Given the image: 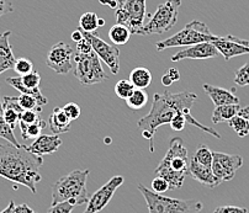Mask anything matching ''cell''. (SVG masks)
<instances>
[{
	"mask_svg": "<svg viewBox=\"0 0 249 213\" xmlns=\"http://www.w3.org/2000/svg\"><path fill=\"white\" fill-rule=\"evenodd\" d=\"M217 38L218 36H215L212 34L205 22L199 21V20H193L189 24H186L183 30H180L175 35L157 42L156 48L158 52H162V51L173 47H185V46L189 47V46L201 42H213Z\"/></svg>",
	"mask_w": 249,
	"mask_h": 213,
	"instance_id": "6",
	"label": "cell"
},
{
	"mask_svg": "<svg viewBox=\"0 0 249 213\" xmlns=\"http://www.w3.org/2000/svg\"><path fill=\"white\" fill-rule=\"evenodd\" d=\"M135 89L136 88L133 87V84L130 82V79H122L119 80V82L116 83V85H115V94H116L120 99L126 101L130 98L131 95H132Z\"/></svg>",
	"mask_w": 249,
	"mask_h": 213,
	"instance_id": "31",
	"label": "cell"
},
{
	"mask_svg": "<svg viewBox=\"0 0 249 213\" xmlns=\"http://www.w3.org/2000/svg\"><path fill=\"white\" fill-rule=\"evenodd\" d=\"M74 207L75 206L72 205L69 201H64V202H58L56 205H51L47 213H72Z\"/></svg>",
	"mask_w": 249,
	"mask_h": 213,
	"instance_id": "38",
	"label": "cell"
},
{
	"mask_svg": "<svg viewBox=\"0 0 249 213\" xmlns=\"http://www.w3.org/2000/svg\"><path fill=\"white\" fill-rule=\"evenodd\" d=\"M89 174L90 170H73L64 177L59 178L56 182H53L52 205L69 201L77 207L88 203L90 197L87 189Z\"/></svg>",
	"mask_w": 249,
	"mask_h": 213,
	"instance_id": "4",
	"label": "cell"
},
{
	"mask_svg": "<svg viewBox=\"0 0 249 213\" xmlns=\"http://www.w3.org/2000/svg\"><path fill=\"white\" fill-rule=\"evenodd\" d=\"M40 112L35 110H24L20 115L19 124H31L34 122H37L40 120Z\"/></svg>",
	"mask_w": 249,
	"mask_h": 213,
	"instance_id": "36",
	"label": "cell"
},
{
	"mask_svg": "<svg viewBox=\"0 0 249 213\" xmlns=\"http://www.w3.org/2000/svg\"><path fill=\"white\" fill-rule=\"evenodd\" d=\"M83 37H84V31H83L82 29H79V27L72 32V40L74 41L75 43H78L79 41H82Z\"/></svg>",
	"mask_w": 249,
	"mask_h": 213,
	"instance_id": "45",
	"label": "cell"
},
{
	"mask_svg": "<svg viewBox=\"0 0 249 213\" xmlns=\"http://www.w3.org/2000/svg\"><path fill=\"white\" fill-rule=\"evenodd\" d=\"M241 108L239 104H233V105H222L216 106V108L212 112V122L213 124H221V122L230 121L233 119L234 116L238 115V111Z\"/></svg>",
	"mask_w": 249,
	"mask_h": 213,
	"instance_id": "22",
	"label": "cell"
},
{
	"mask_svg": "<svg viewBox=\"0 0 249 213\" xmlns=\"http://www.w3.org/2000/svg\"><path fill=\"white\" fill-rule=\"evenodd\" d=\"M188 149L180 137H174L169 142V149L162 161L154 170L156 177H162L169 184V190H179L183 186L189 173Z\"/></svg>",
	"mask_w": 249,
	"mask_h": 213,
	"instance_id": "3",
	"label": "cell"
},
{
	"mask_svg": "<svg viewBox=\"0 0 249 213\" xmlns=\"http://www.w3.org/2000/svg\"><path fill=\"white\" fill-rule=\"evenodd\" d=\"M11 31H5L0 34V74L14 69L16 58L13 53L9 37H10Z\"/></svg>",
	"mask_w": 249,
	"mask_h": 213,
	"instance_id": "19",
	"label": "cell"
},
{
	"mask_svg": "<svg viewBox=\"0 0 249 213\" xmlns=\"http://www.w3.org/2000/svg\"><path fill=\"white\" fill-rule=\"evenodd\" d=\"M18 100H19L20 106H21L24 110H35L37 112H41L42 111V107L38 105L37 99L31 96V95L21 94L20 96H18Z\"/></svg>",
	"mask_w": 249,
	"mask_h": 213,
	"instance_id": "32",
	"label": "cell"
},
{
	"mask_svg": "<svg viewBox=\"0 0 249 213\" xmlns=\"http://www.w3.org/2000/svg\"><path fill=\"white\" fill-rule=\"evenodd\" d=\"M238 116L246 119L247 121H249V105H247L246 107H241L238 111Z\"/></svg>",
	"mask_w": 249,
	"mask_h": 213,
	"instance_id": "47",
	"label": "cell"
},
{
	"mask_svg": "<svg viewBox=\"0 0 249 213\" xmlns=\"http://www.w3.org/2000/svg\"><path fill=\"white\" fill-rule=\"evenodd\" d=\"M105 142H106V143H110V142H111V140H110L109 137H106V138H105Z\"/></svg>",
	"mask_w": 249,
	"mask_h": 213,
	"instance_id": "52",
	"label": "cell"
},
{
	"mask_svg": "<svg viewBox=\"0 0 249 213\" xmlns=\"http://www.w3.org/2000/svg\"><path fill=\"white\" fill-rule=\"evenodd\" d=\"M218 54V51L212 42H201L196 45L189 46L185 50L179 51L172 55L173 62L184 61V59H209L215 58Z\"/></svg>",
	"mask_w": 249,
	"mask_h": 213,
	"instance_id": "15",
	"label": "cell"
},
{
	"mask_svg": "<svg viewBox=\"0 0 249 213\" xmlns=\"http://www.w3.org/2000/svg\"><path fill=\"white\" fill-rule=\"evenodd\" d=\"M152 191L156 192V194H160L163 195L165 191L169 190V184H168L167 180L162 177H156L152 180Z\"/></svg>",
	"mask_w": 249,
	"mask_h": 213,
	"instance_id": "37",
	"label": "cell"
},
{
	"mask_svg": "<svg viewBox=\"0 0 249 213\" xmlns=\"http://www.w3.org/2000/svg\"><path fill=\"white\" fill-rule=\"evenodd\" d=\"M196 101L197 95L189 91H180L175 92V94L164 91V94L153 95L151 111L148 112V115H146L138 121V128L142 131V136L149 141V152H154L153 137L157 132V128L162 124H169L178 112H183L185 115L188 124L197 127L199 129L211 134L213 137H221V134L217 131L204 126L191 116V107Z\"/></svg>",
	"mask_w": 249,
	"mask_h": 213,
	"instance_id": "1",
	"label": "cell"
},
{
	"mask_svg": "<svg viewBox=\"0 0 249 213\" xmlns=\"http://www.w3.org/2000/svg\"><path fill=\"white\" fill-rule=\"evenodd\" d=\"M131 31L128 27L121 24H115L111 29L109 30V38L115 46L126 45L131 37Z\"/></svg>",
	"mask_w": 249,
	"mask_h": 213,
	"instance_id": "24",
	"label": "cell"
},
{
	"mask_svg": "<svg viewBox=\"0 0 249 213\" xmlns=\"http://www.w3.org/2000/svg\"><path fill=\"white\" fill-rule=\"evenodd\" d=\"M74 51L68 43L58 42L48 52L46 58V64L57 74H67L74 68L73 66Z\"/></svg>",
	"mask_w": 249,
	"mask_h": 213,
	"instance_id": "12",
	"label": "cell"
},
{
	"mask_svg": "<svg viewBox=\"0 0 249 213\" xmlns=\"http://www.w3.org/2000/svg\"><path fill=\"white\" fill-rule=\"evenodd\" d=\"M191 159H193L195 163L200 164V165L212 168V152L206 144L197 145L196 150H195V153H194V156Z\"/></svg>",
	"mask_w": 249,
	"mask_h": 213,
	"instance_id": "28",
	"label": "cell"
},
{
	"mask_svg": "<svg viewBox=\"0 0 249 213\" xmlns=\"http://www.w3.org/2000/svg\"><path fill=\"white\" fill-rule=\"evenodd\" d=\"M73 61L75 62L73 73L82 85L89 87L109 80V76L101 66L100 58L94 50L89 53L75 52Z\"/></svg>",
	"mask_w": 249,
	"mask_h": 213,
	"instance_id": "7",
	"label": "cell"
},
{
	"mask_svg": "<svg viewBox=\"0 0 249 213\" xmlns=\"http://www.w3.org/2000/svg\"><path fill=\"white\" fill-rule=\"evenodd\" d=\"M116 24L128 27L132 35H142L146 18V0H116Z\"/></svg>",
	"mask_w": 249,
	"mask_h": 213,
	"instance_id": "8",
	"label": "cell"
},
{
	"mask_svg": "<svg viewBox=\"0 0 249 213\" xmlns=\"http://www.w3.org/2000/svg\"><path fill=\"white\" fill-rule=\"evenodd\" d=\"M138 190L146 200L149 213H199L204 208L200 201L168 197L156 194L142 184H138Z\"/></svg>",
	"mask_w": 249,
	"mask_h": 213,
	"instance_id": "5",
	"label": "cell"
},
{
	"mask_svg": "<svg viewBox=\"0 0 249 213\" xmlns=\"http://www.w3.org/2000/svg\"><path fill=\"white\" fill-rule=\"evenodd\" d=\"M168 74H169V76L172 78L173 82H178V80H180V73H179V71H178L177 68H169Z\"/></svg>",
	"mask_w": 249,
	"mask_h": 213,
	"instance_id": "46",
	"label": "cell"
},
{
	"mask_svg": "<svg viewBox=\"0 0 249 213\" xmlns=\"http://www.w3.org/2000/svg\"><path fill=\"white\" fill-rule=\"evenodd\" d=\"M98 15L93 11H87L79 18V29L84 32H95L99 29Z\"/></svg>",
	"mask_w": 249,
	"mask_h": 213,
	"instance_id": "29",
	"label": "cell"
},
{
	"mask_svg": "<svg viewBox=\"0 0 249 213\" xmlns=\"http://www.w3.org/2000/svg\"><path fill=\"white\" fill-rule=\"evenodd\" d=\"M186 124H188V122H186L185 115H184L183 112H178L177 115L174 116V119L170 121L169 124L170 127H172V129L179 132V131H183Z\"/></svg>",
	"mask_w": 249,
	"mask_h": 213,
	"instance_id": "41",
	"label": "cell"
},
{
	"mask_svg": "<svg viewBox=\"0 0 249 213\" xmlns=\"http://www.w3.org/2000/svg\"><path fill=\"white\" fill-rule=\"evenodd\" d=\"M124 178L121 175L112 177L109 181L100 187L98 191H95L93 195L89 197L84 212L83 213H99L109 205L110 201L114 197L115 192L117 191L120 186L124 184Z\"/></svg>",
	"mask_w": 249,
	"mask_h": 213,
	"instance_id": "11",
	"label": "cell"
},
{
	"mask_svg": "<svg viewBox=\"0 0 249 213\" xmlns=\"http://www.w3.org/2000/svg\"><path fill=\"white\" fill-rule=\"evenodd\" d=\"M147 103H148V94L144 89H135L132 95L126 100V104L132 111H138L143 108Z\"/></svg>",
	"mask_w": 249,
	"mask_h": 213,
	"instance_id": "27",
	"label": "cell"
},
{
	"mask_svg": "<svg viewBox=\"0 0 249 213\" xmlns=\"http://www.w3.org/2000/svg\"><path fill=\"white\" fill-rule=\"evenodd\" d=\"M20 129H21V136L25 141L36 140L41 136V132L46 128V121L40 119L37 122H34L31 124H19Z\"/></svg>",
	"mask_w": 249,
	"mask_h": 213,
	"instance_id": "26",
	"label": "cell"
},
{
	"mask_svg": "<svg viewBox=\"0 0 249 213\" xmlns=\"http://www.w3.org/2000/svg\"><path fill=\"white\" fill-rule=\"evenodd\" d=\"M212 43L218 51V53L223 55L225 61H230L231 58L237 57V55L249 54V41L238 38L232 35L218 37L217 40H215Z\"/></svg>",
	"mask_w": 249,
	"mask_h": 213,
	"instance_id": "14",
	"label": "cell"
},
{
	"mask_svg": "<svg viewBox=\"0 0 249 213\" xmlns=\"http://www.w3.org/2000/svg\"><path fill=\"white\" fill-rule=\"evenodd\" d=\"M14 213H37L36 211L32 210L27 203H21V205H15V210Z\"/></svg>",
	"mask_w": 249,
	"mask_h": 213,
	"instance_id": "44",
	"label": "cell"
},
{
	"mask_svg": "<svg viewBox=\"0 0 249 213\" xmlns=\"http://www.w3.org/2000/svg\"><path fill=\"white\" fill-rule=\"evenodd\" d=\"M43 159L27 152L25 145L18 148L13 144L0 143V177L24 185L32 194H36V184L41 181L40 168Z\"/></svg>",
	"mask_w": 249,
	"mask_h": 213,
	"instance_id": "2",
	"label": "cell"
},
{
	"mask_svg": "<svg viewBox=\"0 0 249 213\" xmlns=\"http://www.w3.org/2000/svg\"><path fill=\"white\" fill-rule=\"evenodd\" d=\"M62 145V140L59 138L58 134H41L40 137H37L30 145H25L27 152L36 157L48 156V154H53L59 149Z\"/></svg>",
	"mask_w": 249,
	"mask_h": 213,
	"instance_id": "16",
	"label": "cell"
},
{
	"mask_svg": "<svg viewBox=\"0 0 249 213\" xmlns=\"http://www.w3.org/2000/svg\"><path fill=\"white\" fill-rule=\"evenodd\" d=\"M4 120H5L6 124L14 129L16 127V124H19L20 113L16 112L13 108H4Z\"/></svg>",
	"mask_w": 249,
	"mask_h": 213,
	"instance_id": "39",
	"label": "cell"
},
{
	"mask_svg": "<svg viewBox=\"0 0 249 213\" xmlns=\"http://www.w3.org/2000/svg\"><path fill=\"white\" fill-rule=\"evenodd\" d=\"M181 0H167L157 8L151 20L142 29V35H162L177 25Z\"/></svg>",
	"mask_w": 249,
	"mask_h": 213,
	"instance_id": "9",
	"label": "cell"
},
{
	"mask_svg": "<svg viewBox=\"0 0 249 213\" xmlns=\"http://www.w3.org/2000/svg\"><path fill=\"white\" fill-rule=\"evenodd\" d=\"M173 80H172V78H170L169 76V74H164V75L162 76V84L164 85V87H170V85L173 84Z\"/></svg>",
	"mask_w": 249,
	"mask_h": 213,
	"instance_id": "48",
	"label": "cell"
},
{
	"mask_svg": "<svg viewBox=\"0 0 249 213\" xmlns=\"http://www.w3.org/2000/svg\"><path fill=\"white\" fill-rule=\"evenodd\" d=\"M14 71H16V74H19L20 76L26 75V74L35 71L34 63L30 59H27V58H19V59H16Z\"/></svg>",
	"mask_w": 249,
	"mask_h": 213,
	"instance_id": "33",
	"label": "cell"
},
{
	"mask_svg": "<svg viewBox=\"0 0 249 213\" xmlns=\"http://www.w3.org/2000/svg\"><path fill=\"white\" fill-rule=\"evenodd\" d=\"M90 40L91 47L94 52L98 54L100 61H103L109 67L112 74L116 75L120 71V50L115 45H109L104 40H101L98 32H84Z\"/></svg>",
	"mask_w": 249,
	"mask_h": 213,
	"instance_id": "13",
	"label": "cell"
},
{
	"mask_svg": "<svg viewBox=\"0 0 249 213\" xmlns=\"http://www.w3.org/2000/svg\"><path fill=\"white\" fill-rule=\"evenodd\" d=\"M21 83L25 88L29 89H36L40 87L41 83V75L36 71H31V73L26 74V75L21 76Z\"/></svg>",
	"mask_w": 249,
	"mask_h": 213,
	"instance_id": "35",
	"label": "cell"
},
{
	"mask_svg": "<svg viewBox=\"0 0 249 213\" xmlns=\"http://www.w3.org/2000/svg\"><path fill=\"white\" fill-rule=\"evenodd\" d=\"M0 138L8 141L10 144L15 145L18 148H21L22 145L18 142V140L14 136V129L9 126L4 120V108H3V98L0 95Z\"/></svg>",
	"mask_w": 249,
	"mask_h": 213,
	"instance_id": "25",
	"label": "cell"
},
{
	"mask_svg": "<svg viewBox=\"0 0 249 213\" xmlns=\"http://www.w3.org/2000/svg\"><path fill=\"white\" fill-rule=\"evenodd\" d=\"M202 88H204L205 92L209 95V98L211 99V101L216 106L239 104V98L232 90H227L225 88L215 87V85L210 84H204Z\"/></svg>",
	"mask_w": 249,
	"mask_h": 213,
	"instance_id": "18",
	"label": "cell"
},
{
	"mask_svg": "<svg viewBox=\"0 0 249 213\" xmlns=\"http://www.w3.org/2000/svg\"><path fill=\"white\" fill-rule=\"evenodd\" d=\"M71 124L72 121L68 119V116L63 111V107L53 108L52 113L48 117V126H50L51 131L53 134H63L71 131Z\"/></svg>",
	"mask_w": 249,
	"mask_h": 213,
	"instance_id": "20",
	"label": "cell"
},
{
	"mask_svg": "<svg viewBox=\"0 0 249 213\" xmlns=\"http://www.w3.org/2000/svg\"><path fill=\"white\" fill-rule=\"evenodd\" d=\"M242 165L243 158L238 154L212 152V171L221 182L231 181Z\"/></svg>",
	"mask_w": 249,
	"mask_h": 213,
	"instance_id": "10",
	"label": "cell"
},
{
	"mask_svg": "<svg viewBox=\"0 0 249 213\" xmlns=\"http://www.w3.org/2000/svg\"><path fill=\"white\" fill-rule=\"evenodd\" d=\"M213 213H248V210L238 206H220L213 211Z\"/></svg>",
	"mask_w": 249,
	"mask_h": 213,
	"instance_id": "42",
	"label": "cell"
},
{
	"mask_svg": "<svg viewBox=\"0 0 249 213\" xmlns=\"http://www.w3.org/2000/svg\"><path fill=\"white\" fill-rule=\"evenodd\" d=\"M5 82L8 83L10 87H13L14 89H16L18 91H20L21 94H26V95H31V96H34V98L37 99L38 101V105L41 106V107H43L45 105H47L48 104V99L46 98V96H43L42 92H41V90L38 89V88H36V89H29V88H25L24 85H22L21 83V76H9V78H6Z\"/></svg>",
	"mask_w": 249,
	"mask_h": 213,
	"instance_id": "21",
	"label": "cell"
},
{
	"mask_svg": "<svg viewBox=\"0 0 249 213\" xmlns=\"http://www.w3.org/2000/svg\"><path fill=\"white\" fill-rule=\"evenodd\" d=\"M14 210H15V202L14 201H10L8 205V207L5 210H3L0 213H14Z\"/></svg>",
	"mask_w": 249,
	"mask_h": 213,
	"instance_id": "49",
	"label": "cell"
},
{
	"mask_svg": "<svg viewBox=\"0 0 249 213\" xmlns=\"http://www.w3.org/2000/svg\"><path fill=\"white\" fill-rule=\"evenodd\" d=\"M14 6L10 0H0V18L5 14L13 13Z\"/></svg>",
	"mask_w": 249,
	"mask_h": 213,
	"instance_id": "43",
	"label": "cell"
},
{
	"mask_svg": "<svg viewBox=\"0 0 249 213\" xmlns=\"http://www.w3.org/2000/svg\"><path fill=\"white\" fill-rule=\"evenodd\" d=\"M104 25H105V20H104V18H98V26L101 27L104 26Z\"/></svg>",
	"mask_w": 249,
	"mask_h": 213,
	"instance_id": "51",
	"label": "cell"
},
{
	"mask_svg": "<svg viewBox=\"0 0 249 213\" xmlns=\"http://www.w3.org/2000/svg\"><path fill=\"white\" fill-rule=\"evenodd\" d=\"M228 126L242 138L247 137L249 134V121H247L246 119L238 115L234 116L233 119H231L228 121Z\"/></svg>",
	"mask_w": 249,
	"mask_h": 213,
	"instance_id": "30",
	"label": "cell"
},
{
	"mask_svg": "<svg viewBox=\"0 0 249 213\" xmlns=\"http://www.w3.org/2000/svg\"><path fill=\"white\" fill-rule=\"evenodd\" d=\"M130 82L136 89H146L152 83V73L144 67H137L130 73Z\"/></svg>",
	"mask_w": 249,
	"mask_h": 213,
	"instance_id": "23",
	"label": "cell"
},
{
	"mask_svg": "<svg viewBox=\"0 0 249 213\" xmlns=\"http://www.w3.org/2000/svg\"><path fill=\"white\" fill-rule=\"evenodd\" d=\"M234 83L239 87H249V62L237 69L234 74Z\"/></svg>",
	"mask_w": 249,
	"mask_h": 213,
	"instance_id": "34",
	"label": "cell"
},
{
	"mask_svg": "<svg viewBox=\"0 0 249 213\" xmlns=\"http://www.w3.org/2000/svg\"><path fill=\"white\" fill-rule=\"evenodd\" d=\"M189 173H190L194 180H196L202 185H206L210 189H215L221 184L220 180L215 177L212 168L200 165V164L195 163L191 158L190 161H189Z\"/></svg>",
	"mask_w": 249,
	"mask_h": 213,
	"instance_id": "17",
	"label": "cell"
},
{
	"mask_svg": "<svg viewBox=\"0 0 249 213\" xmlns=\"http://www.w3.org/2000/svg\"><path fill=\"white\" fill-rule=\"evenodd\" d=\"M63 111L66 112V115L68 116V119L71 121H75L77 119H79L80 112V106L75 103H68L66 106H63Z\"/></svg>",
	"mask_w": 249,
	"mask_h": 213,
	"instance_id": "40",
	"label": "cell"
},
{
	"mask_svg": "<svg viewBox=\"0 0 249 213\" xmlns=\"http://www.w3.org/2000/svg\"><path fill=\"white\" fill-rule=\"evenodd\" d=\"M99 1H100L101 4H106V5H109L110 8H112V9L116 8V5H117L116 0H99Z\"/></svg>",
	"mask_w": 249,
	"mask_h": 213,
	"instance_id": "50",
	"label": "cell"
}]
</instances>
